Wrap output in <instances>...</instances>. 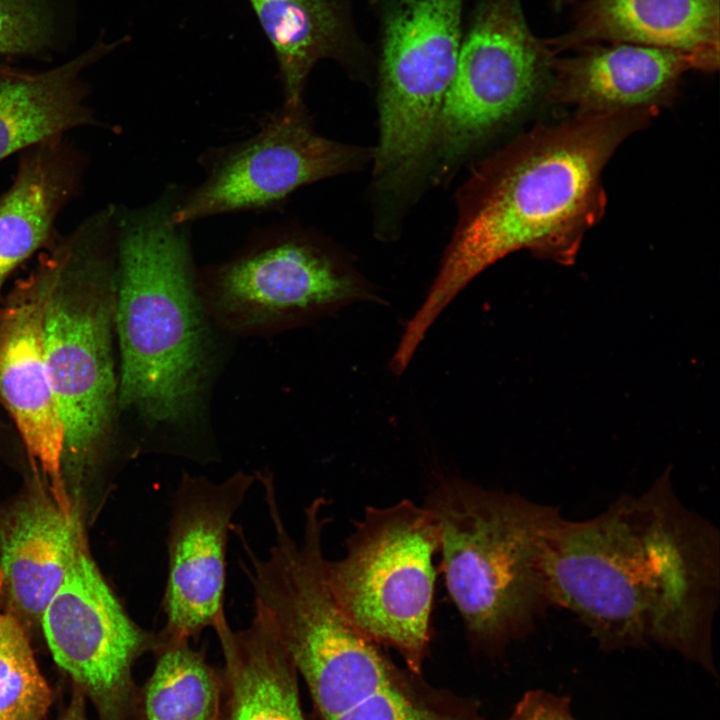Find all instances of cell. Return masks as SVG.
Segmentation results:
<instances>
[{
    "mask_svg": "<svg viewBox=\"0 0 720 720\" xmlns=\"http://www.w3.org/2000/svg\"><path fill=\"white\" fill-rule=\"evenodd\" d=\"M719 539L677 497L668 468L591 519H558L547 559L552 604L573 612L602 650L654 642L714 673Z\"/></svg>",
    "mask_w": 720,
    "mask_h": 720,
    "instance_id": "6da1fadb",
    "label": "cell"
},
{
    "mask_svg": "<svg viewBox=\"0 0 720 720\" xmlns=\"http://www.w3.org/2000/svg\"><path fill=\"white\" fill-rule=\"evenodd\" d=\"M177 200L169 191L143 208L117 207L118 408L152 452L209 459L211 396L232 339L202 301L185 225L170 220Z\"/></svg>",
    "mask_w": 720,
    "mask_h": 720,
    "instance_id": "7a4b0ae2",
    "label": "cell"
},
{
    "mask_svg": "<svg viewBox=\"0 0 720 720\" xmlns=\"http://www.w3.org/2000/svg\"><path fill=\"white\" fill-rule=\"evenodd\" d=\"M626 112L590 114L537 133L498 163L463 217L404 340L419 345L451 300L484 269L521 249L567 262L600 208L608 159L634 127Z\"/></svg>",
    "mask_w": 720,
    "mask_h": 720,
    "instance_id": "3957f363",
    "label": "cell"
},
{
    "mask_svg": "<svg viewBox=\"0 0 720 720\" xmlns=\"http://www.w3.org/2000/svg\"><path fill=\"white\" fill-rule=\"evenodd\" d=\"M426 507L440 532L445 585L472 639L501 648L552 604L549 542L559 510L464 480L442 482Z\"/></svg>",
    "mask_w": 720,
    "mask_h": 720,
    "instance_id": "277c9868",
    "label": "cell"
},
{
    "mask_svg": "<svg viewBox=\"0 0 720 720\" xmlns=\"http://www.w3.org/2000/svg\"><path fill=\"white\" fill-rule=\"evenodd\" d=\"M49 251L54 266L43 315L44 357L64 429V456L82 468L109 443L119 410L115 206L84 218Z\"/></svg>",
    "mask_w": 720,
    "mask_h": 720,
    "instance_id": "5b68a950",
    "label": "cell"
},
{
    "mask_svg": "<svg viewBox=\"0 0 720 720\" xmlns=\"http://www.w3.org/2000/svg\"><path fill=\"white\" fill-rule=\"evenodd\" d=\"M439 548L432 512L404 499L367 507L344 557L326 560L329 589L347 619L377 644L394 648L415 674L430 640Z\"/></svg>",
    "mask_w": 720,
    "mask_h": 720,
    "instance_id": "8992f818",
    "label": "cell"
},
{
    "mask_svg": "<svg viewBox=\"0 0 720 720\" xmlns=\"http://www.w3.org/2000/svg\"><path fill=\"white\" fill-rule=\"evenodd\" d=\"M204 306L231 339L275 336L361 301L371 286L322 245L296 233L268 235L197 272Z\"/></svg>",
    "mask_w": 720,
    "mask_h": 720,
    "instance_id": "52a82bcc",
    "label": "cell"
},
{
    "mask_svg": "<svg viewBox=\"0 0 720 720\" xmlns=\"http://www.w3.org/2000/svg\"><path fill=\"white\" fill-rule=\"evenodd\" d=\"M462 0H395L383 33L375 172L394 186L433 145L462 44Z\"/></svg>",
    "mask_w": 720,
    "mask_h": 720,
    "instance_id": "ba28073f",
    "label": "cell"
},
{
    "mask_svg": "<svg viewBox=\"0 0 720 720\" xmlns=\"http://www.w3.org/2000/svg\"><path fill=\"white\" fill-rule=\"evenodd\" d=\"M553 53L531 31L520 0H485L462 40L434 144L445 164L528 104L551 76Z\"/></svg>",
    "mask_w": 720,
    "mask_h": 720,
    "instance_id": "9c48e42d",
    "label": "cell"
},
{
    "mask_svg": "<svg viewBox=\"0 0 720 720\" xmlns=\"http://www.w3.org/2000/svg\"><path fill=\"white\" fill-rule=\"evenodd\" d=\"M51 654L93 704L99 720H137L135 662L158 633L135 623L80 542L41 615Z\"/></svg>",
    "mask_w": 720,
    "mask_h": 720,
    "instance_id": "30bf717a",
    "label": "cell"
},
{
    "mask_svg": "<svg viewBox=\"0 0 720 720\" xmlns=\"http://www.w3.org/2000/svg\"><path fill=\"white\" fill-rule=\"evenodd\" d=\"M362 155L316 133L303 103L284 104L257 134L226 152L199 186L178 198L170 220L186 225L273 207L304 185L353 168Z\"/></svg>",
    "mask_w": 720,
    "mask_h": 720,
    "instance_id": "8fae6325",
    "label": "cell"
},
{
    "mask_svg": "<svg viewBox=\"0 0 720 720\" xmlns=\"http://www.w3.org/2000/svg\"><path fill=\"white\" fill-rule=\"evenodd\" d=\"M255 481L244 471L221 482L182 473L168 524L161 637L196 640L225 615L229 531Z\"/></svg>",
    "mask_w": 720,
    "mask_h": 720,
    "instance_id": "7c38bea8",
    "label": "cell"
},
{
    "mask_svg": "<svg viewBox=\"0 0 720 720\" xmlns=\"http://www.w3.org/2000/svg\"><path fill=\"white\" fill-rule=\"evenodd\" d=\"M53 257L43 251L37 266L12 289L0 317V401L52 498L68 515L62 476L64 429L43 349V315L53 275Z\"/></svg>",
    "mask_w": 720,
    "mask_h": 720,
    "instance_id": "4fadbf2b",
    "label": "cell"
},
{
    "mask_svg": "<svg viewBox=\"0 0 720 720\" xmlns=\"http://www.w3.org/2000/svg\"><path fill=\"white\" fill-rule=\"evenodd\" d=\"M691 69L713 70L683 51L632 44L596 43L553 59V92L591 114L627 112L656 102Z\"/></svg>",
    "mask_w": 720,
    "mask_h": 720,
    "instance_id": "5bb4252c",
    "label": "cell"
},
{
    "mask_svg": "<svg viewBox=\"0 0 720 720\" xmlns=\"http://www.w3.org/2000/svg\"><path fill=\"white\" fill-rule=\"evenodd\" d=\"M18 155L13 181L0 193V289L20 264L56 243L57 220L79 195L88 164L66 135Z\"/></svg>",
    "mask_w": 720,
    "mask_h": 720,
    "instance_id": "9a60e30c",
    "label": "cell"
},
{
    "mask_svg": "<svg viewBox=\"0 0 720 720\" xmlns=\"http://www.w3.org/2000/svg\"><path fill=\"white\" fill-rule=\"evenodd\" d=\"M720 0H587L573 24L545 41L551 52L632 43L694 54L719 64Z\"/></svg>",
    "mask_w": 720,
    "mask_h": 720,
    "instance_id": "2e32d148",
    "label": "cell"
},
{
    "mask_svg": "<svg viewBox=\"0 0 720 720\" xmlns=\"http://www.w3.org/2000/svg\"><path fill=\"white\" fill-rule=\"evenodd\" d=\"M81 539L73 515L53 498L32 495L0 524V570L8 598L37 620L60 587Z\"/></svg>",
    "mask_w": 720,
    "mask_h": 720,
    "instance_id": "e0dca14e",
    "label": "cell"
},
{
    "mask_svg": "<svg viewBox=\"0 0 720 720\" xmlns=\"http://www.w3.org/2000/svg\"><path fill=\"white\" fill-rule=\"evenodd\" d=\"M101 48L42 72L0 77V161L41 141L98 124L81 74Z\"/></svg>",
    "mask_w": 720,
    "mask_h": 720,
    "instance_id": "ac0fdd59",
    "label": "cell"
},
{
    "mask_svg": "<svg viewBox=\"0 0 720 720\" xmlns=\"http://www.w3.org/2000/svg\"><path fill=\"white\" fill-rule=\"evenodd\" d=\"M213 629L224 666L226 720H306L298 674L286 652L258 614L234 630L226 615Z\"/></svg>",
    "mask_w": 720,
    "mask_h": 720,
    "instance_id": "d6986e66",
    "label": "cell"
},
{
    "mask_svg": "<svg viewBox=\"0 0 720 720\" xmlns=\"http://www.w3.org/2000/svg\"><path fill=\"white\" fill-rule=\"evenodd\" d=\"M158 638L154 668L138 690L137 720H226L223 676L205 650Z\"/></svg>",
    "mask_w": 720,
    "mask_h": 720,
    "instance_id": "ffe728a7",
    "label": "cell"
},
{
    "mask_svg": "<svg viewBox=\"0 0 720 720\" xmlns=\"http://www.w3.org/2000/svg\"><path fill=\"white\" fill-rule=\"evenodd\" d=\"M271 41L284 86L285 105L302 103L314 64L335 49L340 23L330 0H249Z\"/></svg>",
    "mask_w": 720,
    "mask_h": 720,
    "instance_id": "44dd1931",
    "label": "cell"
},
{
    "mask_svg": "<svg viewBox=\"0 0 720 720\" xmlns=\"http://www.w3.org/2000/svg\"><path fill=\"white\" fill-rule=\"evenodd\" d=\"M326 720H480L471 703L434 690L399 672L373 692L349 702Z\"/></svg>",
    "mask_w": 720,
    "mask_h": 720,
    "instance_id": "7402d4cb",
    "label": "cell"
},
{
    "mask_svg": "<svg viewBox=\"0 0 720 720\" xmlns=\"http://www.w3.org/2000/svg\"><path fill=\"white\" fill-rule=\"evenodd\" d=\"M51 702L23 626L0 611V720H42Z\"/></svg>",
    "mask_w": 720,
    "mask_h": 720,
    "instance_id": "603a6c76",
    "label": "cell"
},
{
    "mask_svg": "<svg viewBox=\"0 0 720 720\" xmlns=\"http://www.w3.org/2000/svg\"><path fill=\"white\" fill-rule=\"evenodd\" d=\"M51 23L42 0H0V55H25L49 42Z\"/></svg>",
    "mask_w": 720,
    "mask_h": 720,
    "instance_id": "cb8c5ba5",
    "label": "cell"
},
{
    "mask_svg": "<svg viewBox=\"0 0 720 720\" xmlns=\"http://www.w3.org/2000/svg\"><path fill=\"white\" fill-rule=\"evenodd\" d=\"M524 720H576L569 698L542 690L527 692L515 706Z\"/></svg>",
    "mask_w": 720,
    "mask_h": 720,
    "instance_id": "d4e9b609",
    "label": "cell"
},
{
    "mask_svg": "<svg viewBox=\"0 0 720 720\" xmlns=\"http://www.w3.org/2000/svg\"><path fill=\"white\" fill-rule=\"evenodd\" d=\"M72 695L65 712L59 720H88L86 715V696L83 691L72 684Z\"/></svg>",
    "mask_w": 720,
    "mask_h": 720,
    "instance_id": "484cf974",
    "label": "cell"
},
{
    "mask_svg": "<svg viewBox=\"0 0 720 720\" xmlns=\"http://www.w3.org/2000/svg\"><path fill=\"white\" fill-rule=\"evenodd\" d=\"M17 72H18L17 69H14V68H11V67H8L5 65H0V77L14 75Z\"/></svg>",
    "mask_w": 720,
    "mask_h": 720,
    "instance_id": "4316f807",
    "label": "cell"
},
{
    "mask_svg": "<svg viewBox=\"0 0 720 720\" xmlns=\"http://www.w3.org/2000/svg\"><path fill=\"white\" fill-rule=\"evenodd\" d=\"M506 720H524V718L517 709H514L513 713Z\"/></svg>",
    "mask_w": 720,
    "mask_h": 720,
    "instance_id": "83f0119b",
    "label": "cell"
},
{
    "mask_svg": "<svg viewBox=\"0 0 720 720\" xmlns=\"http://www.w3.org/2000/svg\"><path fill=\"white\" fill-rule=\"evenodd\" d=\"M0 317H1V308H0Z\"/></svg>",
    "mask_w": 720,
    "mask_h": 720,
    "instance_id": "f1b7e54d",
    "label": "cell"
}]
</instances>
